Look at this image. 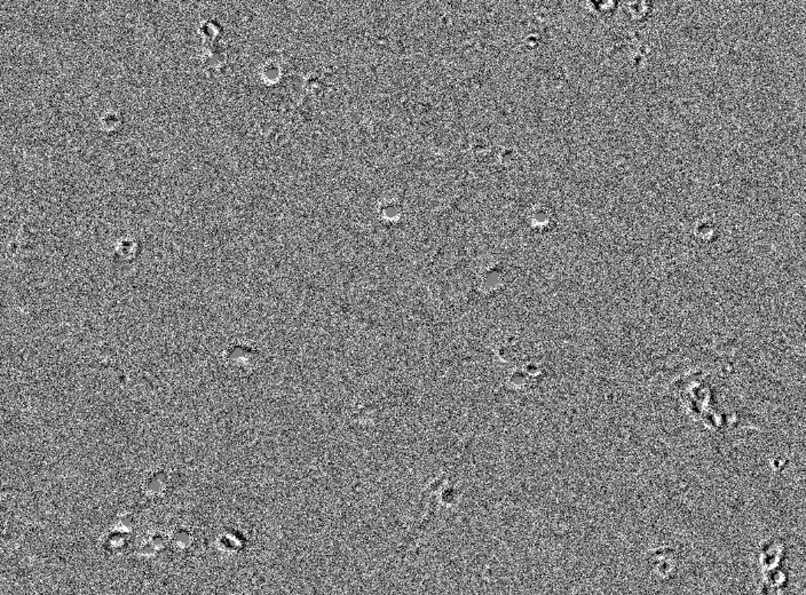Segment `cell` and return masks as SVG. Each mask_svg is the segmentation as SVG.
<instances>
[{
    "instance_id": "6da1fadb",
    "label": "cell",
    "mask_w": 806,
    "mask_h": 595,
    "mask_svg": "<svg viewBox=\"0 0 806 595\" xmlns=\"http://www.w3.org/2000/svg\"><path fill=\"white\" fill-rule=\"evenodd\" d=\"M223 360L227 369L236 377L250 376L264 362V354L245 345H232L226 348Z\"/></svg>"
},
{
    "instance_id": "7a4b0ae2",
    "label": "cell",
    "mask_w": 806,
    "mask_h": 595,
    "mask_svg": "<svg viewBox=\"0 0 806 595\" xmlns=\"http://www.w3.org/2000/svg\"><path fill=\"white\" fill-rule=\"evenodd\" d=\"M404 204L397 198H384L376 205V216L386 226H397L406 218Z\"/></svg>"
},
{
    "instance_id": "3957f363",
    "label": "cell",
    "mask_w": 806,
    "mask_h": 595,
    "mask_svg": "<svg viewBox=\"0 0 806 595\" xmlns=\"http://www.w3.org/2000/svg\"><path fill=\"white\" fill-rule=\"evenodd\" d=\"M124 386L129 394L138 400L149 398L155 394L157 389L155 379L145 372L135 373L133 376L127 377Z\"/></svg>"
},
{
    "instance_id": "277c9868",
    "label": "cell",
    "mask_w": 806,
    "mask_h": 595,
    "mask_svg": "<svg viewBox=\"0 0 806 595\" xmlns=\"http://www.w3.org/2000/svg\"><path fill=\"white\" fill-rule=\"evenodd\" d=\"M170 487V476L166 471L154 472L143 483V492L150 498L164 496Z\"/></svg>"
},
{
    "instance_id": "5b68a950",
    "label": "cell",
    "mask_w": 806,
    "mask_h": 595,
    "mask_svg": "<svg viewBox=\"0 0 806 595\" xmlns=\"http://www.w3.org/2000/svg\"><path fill=\"white\" fill-rule=\"evenodd\" d=\"M138 518L132 507H125L118 512L115 520V528L119 532H131L137 527Z\"/></svg>"
},
{
    "instance_id": "8992f818",
    "label": "cell",
    "mask_w": 806,
    "mask_h": 595,
    "mask_svg": "<svg viewBox=\"0 0 806 595\" xmlns=\"http://www.w3.org/2000/svg\"><path fill=\"white\" fill-rule=\"evenodd\" d=\"M194 535L187 529H179L172 536L171 543L175 548L184 551L191 548L194 543Z\"/></svg>"
},
{
    "instance_id": "52a82bcc",
    "label": "cell",
    "mask_w": 806,
    "mask_h": 595,
    "mask_svg": "<svg viewBox=\"0 0 806 595\" xmlns=\"http://www.w3.org/2000/svg\"><path fill=\"white\" fill-rule=\"evenodd\" d=\"M22 541V532H20L19 529L15 528V527H10V528L3 530V548H10V550H16V548H19L20 546H21Z\"/></svg>"
},
{
    "instance_id": "ba28073f",
    "label": "cell",
    "mask_w": 806,
    "mask_h": 595,
    "mask_svg": "<svg viewBox=\"0 0 806 595\" xmlns=\"http://www.w3.org/2000/svg\"><path fill=\"white\" fill-rule=\"evenodd\" d=\"M96 359L101 363L112 364L117 360V352L110 345H102L96 349Z\"/></svg>"
},
{
    "instance_id": "9c48e42d",
    "label": "cell",
    "mask_w": 806,
    "mask_h": 595,
    "mask_svg": "<svg viewBox=\"0 0 806 595\" xmlns=\"http://www.w3.org/2000/svg\"><path fill=\"white\" fill-rule=\"evenodd\" d=\"M149 543L150 544L153 545L154 548H155L157 551H159V550H163V548H166V539H164L162 536L159 535L154 536V537L150 539Z\"/></svg>"
}]
</instances>
